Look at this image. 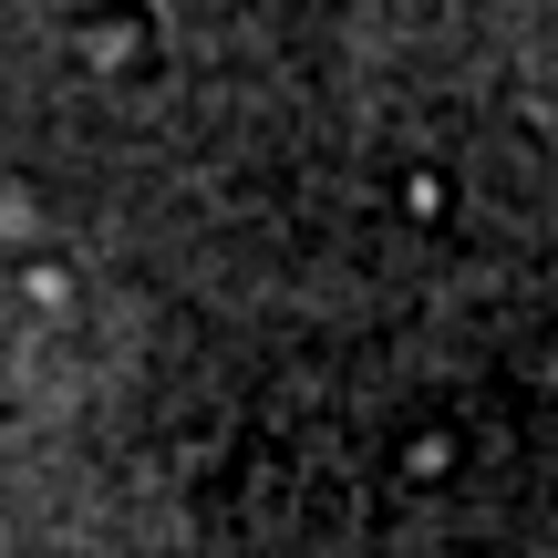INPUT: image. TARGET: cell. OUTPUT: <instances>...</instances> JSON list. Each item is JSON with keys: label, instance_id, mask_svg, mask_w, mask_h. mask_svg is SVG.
Here are the masks:
<instances>
[{"label": "cell", "instance_id": "277c9868", "mask_svg": "<svg viewBox=\"0 0 558 558\" xmlns=\"http://www.w3.org/2000/svg\"><path fill=\"white\" fill-rule=\"evenodd\" d=\"M11 269H21V300H32L41 320H73V311H83V279H73L62 248H32V259H11Z\"/></svg>", "mask_w": 558, "mask_h": 558}, {"label": "cell", "instance_id": "6da1fadb", "mask_svg": "<svg viewBox=\"0 0 558 558\" xmlns=\"http://www.w3.org/2000/svg\"><path fill=\"white\" fill-rule=\"evenodd\" d=\"M456 476H465V424H414V435L393 445V486L403 497H445Z\"/></svg>", "mask_w": 558, "mask_h": 558}, {"label": "cell", "instance_id": "5b68a950", "mask_svg": "<svg viewBox=\"0 0 558 558\" xmlns=\"http://www.w3.org/2000/svg\"><path fill=\"white\" fill-rule=\"evenodd\" d=\"M32 248H52L41 239V186L0 177V259H32Z\"/></svg>", "mask_w": 558, "mask_h": 558}, {"label": "cell", "instance_id": "3957f363", "mask_svg": "<svg viewBox=\"0 0 558 558\" xmlns=\"http://www.w3.org/2000/svg\"><path fill=\"white\" fill-rule=\"evenodd\" d=\"M456 197H465V186L445 177V166H403V177H393V218L403 228H456Z\"/></svg>", "mask_w": 558, "mask_h": 558}, {"label": "cell", "instance_id": "7a4b0ae2", "mask_svg": "<svg viewBox=\"0 0 558 558\" xmlns=\"http://www.w3.org/2000/svg\"><path fill=\"white\" fill-rule=\"evenodd\" d=\"M83 73H145L156 62V21H83Z\"/></svg>", "mask_w": 558, "mask_h": 558}]
</instances>
